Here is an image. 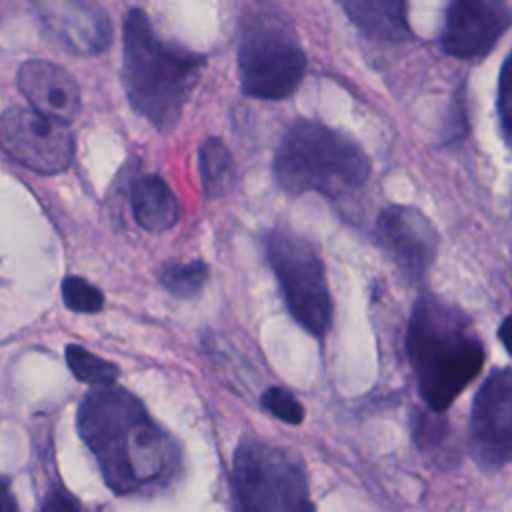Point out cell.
<instances>
[{"instance_id":"obj_5","label":"cell","mask_w":512,"mask_h":512,"mask_svg":"<svg viewBox=\"0 0 512 512\" xmlns=\"http://www.w3.org/2000/svg\"><path fill=\"white\" fill-rule=\"evenodd\" d=\"M232 486L240 512H314L300 460L250 436L234 452Z\"/></svg>"},{"instance_id":"obj_16","label":"cell","mask_w":512,"mask_h":512,"mask_svg":"<svg viewBox=\"0 0 512 512\" xmlns=\"http://www.w3.org/2000/svg\"><path fill=\"white\" fill-rule=\"evenodd\" d=\"M200 182L206 198H224L236 184V162L230 148L216 136L202 142L198 150Z\"/></svg>"},{"instance_id":"obj_7","label":"cell","mask_w":512,"mask_h":512,"mask_svg":"<svg viewBox=\"0 0 512 512\" xmlns=\"http://www.w3.org/2000/svg\"><path fill=\"white\" fill-rule=\"evenodd\" d=\"M306 56L296 36L268 18H250L238 44V76L250 98L280 100L302 82Z\"/></svg>"},{"instance_id":"obj_14","label":"cell","mask_w":512,"mask_h":512,"mask_svg":"<svg viewBox=\"0 0 512 512\" xmlns=\"http://www.w3.org/2000/svg\"><path fill=\"white\" fill-rule=\"evenodd\" d=\"M130 202L134 220L148 232H166L180 216V206L174 192L158 174L140 176L132 186Z\"/></svg>"},{"instance_id":"obj_24","label":"cell","mask_w":512,"mask_h":512,"mask_svg":"<svg viewBox=\"0 0 512 512\" xmlns=\"http://www.w3.org/2000/svg\"><path fill=\"white\" fill-rule=\"evenodd\" d=\"M0 512H20L16 498L4 478H0Z\"/></svg>"},{"instance_id":"obj_25","label":"cell","mask_w":512,"mask_h":512,"mask_svg":"<svg viewBox=\"0 0 512 512\" xmlns=\"http://www.w3.org/2000/svg\"><path fill=\"white\" fill-rule=\"evenodd\" d=\"M500 340H502V344L506 346V350H508L510 356H512V316H508V318L502 322V326H500Z\"/></svg>"},{"instance_id":"obj_1","label":"cell","mask_w":512,"mask_h":512,"mask_svg":"<svg viewBox=\"0 0 512 512\" xmlns=\"http://www.w3.org/2000/svg\"><path fill=\"white\" fill-rule=\"evenodd\" d=\"M76 424L114 494L152 496L180 476L178 442L128 390L116 384L96 386L84 394Z\"/></svg>"},{"instance_id":"obj_10","label":"cell","mask_w":512,"mask_h":512,"mask_svg":"<svg viewBox=\"0 0 512 512\" xmlns=\"http://www.w3.org/2000/svg\"><path fill=\"white\" fill-rule=\"evenodd\" d=\"M512 22L506 0H450L442 46L456 58L488 54Z\"/></svg>"},{"instance_id":"obj_13","label":"cell","mask_w":512,"mask_h":512,"mask_svg":"<svg viewBox=\"0 0 512 512\" xmlns=\"http://www.w3.org/2000/svg\"><path fill=\"white\" fill-rule=\"evenodd\" d=\"M16 82L32 110L64 124L78 116L80 88L66 68L46 60H26L18 68Z\"/></svg>"},{"instance_id":"obj_3","label":"cell","mask_w":512,"mask_h":512,"mask_svg":"<svg viewBox=\"0 0 512 512\" xmlns=\"http://www.w3.org/2000/svg\"><path fill=\"white\" fill-rule=\"evenodd\" d=\"M122 38V84L132 108L170 130L200 80L204 56L162 42L140 8L126 14Z\"/></svg>"},{"instance_id":"obj_19","label":"cell","mask_w":512,"mask_h":512,"mask_svg":"<svg viewBox=\"0 0 512 512\" xmlns=\"http://www.w3.org/2000/svg\"><path fill=\"white\" fill-rule=\"evenodd\" d=\"M62 300L68 310L80 314H94L104 306V294L80 276H66L62 280Z\"/></svg>"},{"instance_id":"obj_8","label":"cell","mask_w":512,"mask_h":512,"mask_svg":"<svg viewBox=\"0 0 512 512\" xmlns=\"http://www.w3.org/2000/svg\"><path fill=\"white\" fill-rule=\"evenodd\" d=\"M0 148L32 172L56 174L74 158V134L64 122L12 106L0 114Z\"/></svg>"},{"instance_id":"obj_2","label":"cell","mask_w":512,"mask_h":512,"mask_svg":"<svg viewBox=\"0 0 512 512\" xmlns=\"http://www.w3.org/2000/svg\"><path fill=\"white\" fill-rule=\"evenodd\" d=\"M408 356L428 410L444 412L478 376L484 348L468 318L436 296H422L408 324Z\"/></svg>"},{"instance_id":"obj_17","label":"cell","mask_w":512,"mask_h":512,"mask_svg":"<svg viewBox=\"0 0 512 512\" xmlns=\"http://www.w3.org/2000/svg\"><path fill=\"white\" fill-rule=\"evenodd\" d=\"M66 362L70 372L86 384L92 386H110L116 382L120 370L116 364L88 352L86 348L78 344H68L66 346Z\"/></svg>"},{"instance_id":"obj_18","label":"cell","mask_w":512,"mask_h":512,"mask_svg":"<svg viewBox=\"0 0 512 512\" xmlns=\"http://www.w3.org/2000/svg\"><path fill=\"white\" fill-rule=\"evenodd\" d=\"M208 280V266L202 260L170 262L160 270V284L178 298L196 296Z\"/></svg>"},{"instance_id":"obj_6","label":"cell","mask_w":512,"mask_h":512,"mask_svg":"<svg viewBox=\"0 0 512 512\" xmlns=\"http://www.w3.org/2000/svg\"><path fill=\"white\" fill-rule=\"evenodd\" d=\"M264 244L288 312L304 330L322 338L332 322V300L316 248L288 228L270 230Z\"/></svg>"},{"instance_id":"obj_22","label":"cell","mask_w":512,"mask_h":512,"mask_svg":"<svg viewBox=\"0 0 512 512\" xmlns=\"http://www.w3.org/2000/svg\"><path fill=\"white\" fill-rule=\"evenodd\" d=\"M498 118L504 140L512 146V50L502 66L498 80Z\"/></svg>"},{"instance_id":"obj_9","label":"cell","mask_w":512,"mask_h":512,"mask_svg":"<svg viewBox=\"0 0 512 512\" xmlns=\"http://www.w3.org/2000/svg\"><path fill=\"white\" fill-rule=\"evenodd\" d=\"M470 448L486 470L512 462V368L492 372L480 386L472 404Z\"/></svg>"},{"instance_id":"obj_21","label":"cell","mask_w":512,"mask_h":512,"mask_svg":"<svg viewBox=\"0 0 512 512\" xmlns=\"http://www.w3.org/2000/svg\"><path fill=\"white\" fill-rule=\"evenodd\" d=\"M260 404L264 410H268L272 416H276L278 420L286 422V424H300L304 420V408L302 404L284 388H268L262 398Z\"/></svg>"},{"instance_id":"obj_12","label":"cell","mask_w":512,"mask_h":512,"mask_svg":"<svg viewBox=\"0 0 512 512\" xmlns=\"http://www.w3.org/2000/svg\"><path fill=\"white\" fill-rule=\"evenodd\" d=\"M376 234L384 250L410 278L426 274L438 252V234L412 206H388L380 212Z\"/></svg>"},{"instance_id":"obj_4","label":"cell","mask_w":512,"mask_h":512,"mask_svg":"<svg viewBox=\"0 0 512 512\" xmlns=\"http://www.w3.org/2000/svg\"><path fill=\"white\" fill-rule=\"evenodd\" d=\"M368 174L366 152L346 134L316 120H294L274 156L276 182L288 194L320 192L340 198L360 188Z\"/></svg>"},{"instance_id":"obj_11","label":"cell","mask_w":512,"mask_h":512,"mask_svg":"<svg viewBox=\"0 0 512 512\" xmlns=\"http://www.w3.org/2000/svg\"><path fill=\"white\" fill-rule=\"evenodd\" d=\"M40 22L68 50L94 56L112 42V22L96 0H30Z\"/></svg>"},{"instance_id":"obj_15","label":"cell","mask_w":512,"mask_h":512,"mask_svg":"<svg viewBox=\"0 0 512 512\" xmlns=\"http://www.w3.org/2000/svg\"><path fill=\"white\" fill-rule=\"evenodd\" d=\"M348 18L374 40H404L408 36L406 0H338Z\"/></svg>"},{"instance_id":"obj_20","label":"cell","mask_w":512,"mask_h":512,"mask_svg":"<svg viewBox=\"0 0 512 512\" xmlns=\"http://www.w3.org/2000/svg\"><path fill=\"white\" fill-rule=\"evenodd\" d=\"M412 434L414 442L422 450H432L442 446V440L448 434V424L438 416V412H416L412 416Z\"/></svg>"},{"instance_id":"obj_23","label":"cell","mask_w":512,"mask_h":512,"mask_svg":"<svg viewBox=\"0 0 512 512\" xmlns=\"http://www.w3.org/2000/svg\"><path fill=\"white\" fill-rule=\"evenodd\" d=\"M38 512H84V508L74 494H70L64 486L54 484L46 492Z\"/></svg>"}]
</instances>
